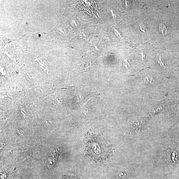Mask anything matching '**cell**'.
<instances>
[{"label":"cell","mask_w":179,"mask_h":179,"mask_svg":"<svg viewBox=\"0 0 179 179\" xmlns=\"http://www.w3.org/2000/svg\"><path fill=\"white\" fill-rule=\"evenodd\" d=\"M159 30L161 34L163 35H165L167 33V30L164 24L161 23L159 26Z\"/></svg>","instance_id":"cell-1"}]
</instances>
